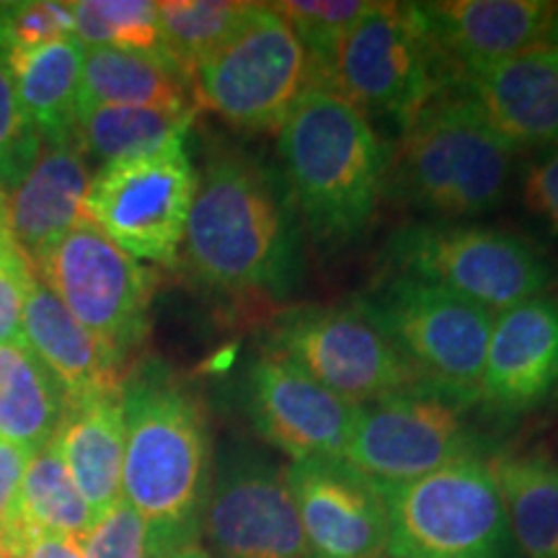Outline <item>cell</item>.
Instances as JSON below:
<instances>
[{
    "mask_svg": "<svg viewBox=\"0 0 558 558\" xmlns=\"http://www.w3.org/2000/svg\"><path fill=\"white\" fill-rule=\"evenodd\" d=\"M558 3L548 0H435L416 3L452 78L546 45Z\"/></svg>",
    "mask_w": 558,
    "mask_h": 558,
    "instance_id": "cell-19",
    "label": "cell"
},
{
    "mask_svg": "<svg viewBox=\"0 0 558 558\" xmlns=\"http://www.w3.org/2000/svg\"><path fill=\"white\" fill-rule=\"evenodd\" d=\"M202 535L215 558H311L284 465L246 439L213 465Z\"/></svg>",
    "mask_w": 558,
    "mask_h": 558,
    "instance_id": "cell-14",
    "label": "cell"
},
{
    "mask_svg": "<svg viewBox=\"0 0 558 558\" xmlns=\"http://www.w3.org/2000/svg\"><path fill=\"white\" fill-rule=\"evenodd\" d=\"M70 13L81 45L160 50L158 3L150 0H75Z\"/></svg>",
    "mask_w": 558,
    "mask_h": 558,
    "instance_id": "cell-30",
    "label": "cell"
},
{
    "mask_svg": "<svg viewBox=\"0 0 558 558\" xmlns=\"http://www.w3.org/2000/svg\"><path fill=\"white\" fill-rule=\"evenodd\" d=\"M275 9L288 19L292 32L298 34L318 78L344 34L373 9V3L367 0H284V3H275Z\"/></svg>",
    "mask_w": 558,
    "mask_h": 558,
    "instance_id": "cell-31",
    "label": "cell"
},
{
    "mask_svg": "<svg viewBox=\"0 0 558 558\" xmlns=\"http://www.w3.org/2000/svg\"><path fill=\"white\" fill-rule=\"evenodd\" d=\"M522 558H558V460L546 450L488 456Z\"/></svg>",
    "mask_w": 558,
    "mask_h": 558,
    "instance_id": "cell-26",
    "label": "cell"
},
{
    "mask_svg": "<svg viewBox=\"0 0 558 558\" xmlns=\"http://www.w3.org/2000/svg\"><path fill=\"white\" fill-rule=\"evenodd\" d=\"M0 558H5V556H3V554H0Z\"/></svg>",
    "mask_w": 558,
    "mask_h": 558,
    "instance_id": "cell-42",
    "label": "cell"
},
{
    "mask_svg": "<svg viewBox=\"0 0 558 558\" xmlns=\"http://www.w3.org/2000/svg\"><path fill=\"white\" fill-rule=\"evenodd\" d=\"M34 282V264L19 248L0 254V344L24 341V313Z\"/></svg>",
    "mask_w": 558,
    "mask_h": 558,
    "instance_id": "cell-36",
    "label": "cell"
},
{
    "mask_svg": "<svg viewBox=\"0 0 558 558\" xmlns=\"http://www.w3.org/2000/svg\"><path fill=\"white\" fill-rule=\"evenodd\" d=\"M197 186L184 143L117 163L90 177L86 220L135 259L171 267L184 243Z\"/></svg>",
    "mask_w": 558,
    "mask_h": 558,
    "instance_id": "cell-13",
    "label": "cell"
},
{
    "mask_svg": "<svg viewBox=\"0 0 558 558\" xmlns=\"http://www.w3.org/2000/svg\"><path fill=\"white\" fill-rule=\"evenodd\" d=\"M352 305L386 333L418 386L463 409L478 407L494 313L396 271L362 290Z\"/></svg>",
    "mask_w": 558,
    "mask_h": 558,
    "instance_id": "cell-5",
    "label": "cell"
},
{
    "mask_svg": "<svg viewBox=\"0 0 558 558\" xmlns=\"http://www.w3.org/2000/svg\"><path fill=\"white\" fill-rule=\"evenodd\" d=\"M68 396L26 341L0 344V439L39 450L50 445Z\"/></svg>",
    "mask_w": 558,
    "mask_h": 558,
    "instance_id": "cell-27",
    "label": "cell"
},
{
    "mask_svg": "<svg viewBox=\"0 0 558 558\" xmlns=\"http://www.w3.org/2000/svg\"><path fill=\"white\" fill-rule=\"evenodd\" d=\"M11 248H19V246H16V241H13V233H11L9 199H5V194L0 192V254H3V251H11Z\"/></svg>",
    "mask_w": 558,
    "mask_h": 558,
    "instance_id": "cell-39",
    "label": "cell"
},
{
    "mask_svg": "<svg viewBox=\"0 0 558 558\" xmlns=\"http://www.w3.org/2000/svg\"><path fill=\"white\" fill-rule=\"evenodd\" d=\"M243 409L256 435L290 463L344 458L357 411L264 347L243 373Z\"/></svg>",
    "mask_w": 558,
    "mask_h": 558,
    "instance_id": "cell-15",
    "label": "cell"
},
{
    "mask_svg": "<svg viewBox=\"0 0 558 558\" xmlns=\"http://www.w3.org/2000/svg\"><path fill=\"white\" fill-rule=\"evenodd\" d=\"M39 282L124 362L148 333L156 275L83 220L34 262Z\"/></svg>",
    "mask_w": 558,
    "mask_h": 558,
    "instance_id": "cell-10",
    "label": "cell"
},
{
    "mask_svg": "<svg viewBox=\"0 0 558 558\" xmlns=\"http://www.w3.org/2000/svg\"><path fill=\"white\" fill-rule=\"evenodd\" d=\"M388 558H522L488 456L456 463L383 492Z\"/></svg>",
    "mask_w": 558,
    "mask_h": 558,
    "instance_id": "cell-8",
    "label": "cell"
},
{
    "mask_svg": "<svg viewBox=\"0 0 558 558\" xmlns=\"http://www.w3.org/2000/svg\"><path fill=\"white\" fill-rule=\"evenodd\" d=\"M13 558H83L78 543L60 535H39L26 543Z\"/></svg>",
    "mask_w": 558,
    "mask_h": 558,
    "instance_id": "cell-38",
    "label": "cell"
},
{
    "mask_svg": "<svg viewBox=\"0 0 558 558\" xmlns=\"http://www.w3.org/2000/svg\"><path fill=\"white\" fill-rule=\"evenodd\" d=\"M520 202L530 220L558 243V148L527 160L520 173Z\"/></svg>",
    "mask_w": 558,
    "mask_h": 558,
    "instance_id": "cell-35",
    "label": "cell"
},
{
    "mask_svg": "<svg viewBox=\"0 0 558 558\" xmlns=\"http://www.w3.org/2000/svg\"><path fill=\"white\" fill-rule=\"evenodd\" d=\"M41 150V140L21 107L5 58H0V192L9 194Z\"/></svg>",
    "mask_w": 558,
    "mask_h": 558,
    "instance_id": "cell-33",
    "label": "cell"
},
{
    "mask_svg": "<svg viewBox=\"0 0 558 558\" xmlns=\"http://www.w3.org/2000/svg\"><path fill=\"white\" fill-rule=\"evenodd\" d=\"M497 135L518 150L558 148V50L533 47L473 68L456 83Z\"/></svg>",
    "mask_w": 558,
    "mask_h": 558,
    "instance_id": "cell-18",
    "label": "cell"
},
{
    "mask_svg": "<svg viewBox=\"0 0 558 558\" xmlns=\"http://www.w3.org/2000/svg\"><path fill=\"white\" fill-rule=\"evenodd\" d=\"M251 9L254 3L246 0H163L158 3L160 50L192 78L233 37Z\"/></svg>",
    "mask_w": 558,
    "mask_h": 558,
    "instance_id": "cell-29",
    "label": "cell"
},
{
    "mask_svg": "<svg viewBox=\"0 0 558 558\" xmlns=\"http://www.w3.org/2000/svg\"><path fill=\"white\" fill-rule=\"evenodd\" d=\"M52 442L94 514H101L122 497V390L68 401Z\"/></svg>",
    "mask_w": 558,
    "mask_h": 558,
    "instance_id": "cell-22",
    "label": "cell"
},
{
    "mask_svg": "<svg viewBox=\"0 0 558 558\" xmlns=\"http://www.w3.org/2000/svg\"><path fill=\"white\" fill-rule=\"evenodd\" d=\"M264 349L290 360L352 407L422 388L416 375L357 305H300L271 320Z\"/></svg>",
    "mask_w": 558,
    "mask_h": 558,
    "instance_id": "cell-11",
    "label": "cell"
},
{
    "mask_svg": "<svg viewBox=\"0 0 558 558\" xmlns=\"http://www.w3.org/2000/svg\"><path fill=\"white\" fill-rule=\"evenodd\" d=\"M311 558H383L388 512L383 492L344 458L284 465Z\"/></svg>",
    "mask_w": 558,
    "mask_h": 558,
    "instance_id": "cell-16",
    "label": "cell"
},
{
    "mask_svg": "<svg viewBox=\"0 0 558 558\" xmlns=\"http://www.w3.org/2000/svg\"><path fill=\"white\" fill-rule=\"evenodd\" d=\"M303 222L279 166L246 150L209 153L184 230V262L202 288L284 300L303 284Z\"/></svg>",
    "mask_w": 558,
    "mask_h": 558,
    "instance_id": "cell-1",
    "label": "cell"
},
{
    "mask_svg": "<svg viewBox=\"0 0 558 558\" xmlns=\"http://www.w3.org/2000/svg\"><path fill=\"white\" fill-rule=\"evenodd\" d=\"M90 173L75 137L45 143L26 177L5 194L13 241L32 264L86 220Z\"/></svg>",
    "mask_w": 558,
    "mask_h": 558,
    "instance_id": "cell-20",
    "label": "cell"
},
{
    "mask_svg": "<svg viewBox=\"0 0 558 558\" xmlns=\"http://www.w3.org/2000/svg\"><path fill=\"white\" fill-rule=\"evenodd\" d=\"M192 99V78L163 50L86 47L81 111L101 104L197 109Z\"/></svg>",
    "mask_w": 558,
    "mask_h": 558,
    "instance_id": "cell-23",
    "label": "cell"
},
{
    "mask_svg": "<svg viewBox=\"0 0 558 558\" xmlns=\"http://www.w3.org/2000/svg\"><path fill=\"white\" fill-rule=\"evenodd\" d=\"M166 558H215V556L209 554V550L202 548L199 543H194V546L181 548V550H177V554H171V556H166Z\"/></svg>",
    "mask_w": 558,
    "mask_h": 558,
    "instance_id": "cell-40",
    "label": "cell"
},
{
    "mask_svg": "<svg viewBox=\"0 0 558 558\" xmlns=\"http://www.w3.org/2000/svg\"><path fill=\"white\" fill-rule=\"evenodd\" d=\"M316 68L275 3L254 9L218 52L192 73L194 104L246 132H277Z\"/></svg>",
    "mask_w": 558,
    "mask_h": 558,
    "instance_id": "cell-9",
    "label": "cell"
},
{
    "mask_svg": "<svg viewBox=\"0 0 558 558\" xmlns=\"http://www.w3.org/2000/svg\"><path fill=\"white\" fill-rule=\"evenodd\" d=\"M94 520V509L75 486L58 445L50 442L26 465L16 505L0 527V554L13 558L39 535L78 541Z\"/></svg>",
    "mask_w": 558,
    "mask_h": 558,
    "instance_id": "cell-24",
    "label": "cell"
},
{
    "mask_svg": "<svg viewBox=\"0 0 558 558\" xmlns=\"http://www.w3.org/2000/svg\"><path fill=\"white\" fill-rule=\"evenodd\" d=\"M24 341L60 380L68 401L120 393L124 386L122 360L83 329L39 277L26 300Z\"/></svg>",
    "mask_w": 558,
    "mask_h": 558,
    "instance_id": "cell-21",
    "label": "cell"
},
{
    "mask_svg": "<svg viewBox=\"0 0 558 558\" xmlns=\"http://www.w3.org/2000/svg\"><path fill=\"white\" fill-rule=\"evenodd\" d=\"M546 45L554 47V50H558V5H556L554 21H550V29H548V37H546Z\"/></svg>",
    "mask_w": 558,
    "mask_h": 558,
    "instance_id": "cell-41",
    "label": "cell"
},
{
    "mask_svg": "<svg viewBox=\"0 0 558 558\" xmlns=\"http://www.w3.org/2000/svg\"><path fill=\"white\" fill-rule=\"evenodd\" d=\"M518 153L465 96L448 90L388 148L383 197L429 222H471L505 205Z\"/></svg>",
    "mask_w": 558,
    "mask_h": 558,
    "instance_id": "cell-4",
    "label": "cell"
},
{
    "mask_svg": "<svg viewBox=\"0 0 558 558\" xmlns=\"http://www.w3.org/2000/svg\"><path fill=\"white\" fill-rule=\"evenodd\" d=\"M558 396V298L522 300L494 316L478 403L494 418H520Z\"/></svg>",
    "mask_w": 558,
    "mask_h": 558,
    "instance_id": "cell-17",
    "label": "cell"
},
{
    "mask_svg": "<svg viewBox=\"0 0 558 558\" xmlns=\"http://www.w3.org/2000/svg\"><path fill=\"white\" fill-rule=\"evenodd\" d=\"M37 450L26 448V445L9 442V439H0V527L9 520L13 512V505L19 499L21 481H24L26 465H29L32 456Z\"/></svg>",
    "mask_w": 558,
    "mask_h": 558,
    "instance_id": "cell-37",
    "label": "cell"
},
{
    "mask_svg": "<svg viewBox=\"0 0 558 558\" xmlns=\"http://www.w3.org/2000/svg\"><path fill=\"white\" fill-rule=\"evenodd\" d=\"M122 497L148 525L153 558L199 543L213 445L197 396L163 365H145L122 386Z\"/></svg>",
    "mask_w": 558,
    "mask_h": 558,
    "instance_id": "cell-2",
    "label": "cell"
},
{
    "mask_svg": "<svg viewBox=\"0 0 558 558\" xmlns=\"http://www.w3.org/2000/svg\"><path fill=\"white\" fill-rule=\"evenodd\" d=\"M383 262L388 271L437 284L494 316L546 295L556 282L538 246L481 222H407L388 235Z\"/></svg>",
    "mask_w": 558,
    "mask_h": 558,
    "instance_id": "cell-6",
    "label": "cell"
},
{
    "mask_svg": "<svg viewBox=\"0 0 558 558\" xmlns=\"http://www.w3.org/2000/svg\"><path fill=\"white\" fill-rule=\"evenodd\" d=\"M86 45L65 37L5 58L19 101L41 143L70 140L81 114V78Z\"/></svg>",
    "mask_w": 558,
    "mask_h": 558,
    "instance_id": "cell-25",
    "label": "cell"
},
{
    "mask_svg": "<svg viewBox=\"0 0 558 558\" xmlns=\"http://www.w3.org/2000/svg\"><path fill=\"white\" fill-rule=\"evenodd\" d=\"M65 37H73L70 3H52V0L0 3V58L37 50Z\"/></svg>",
    "mask_w": 558,
    "mask_h": 558,
    "instance_id": "cell-32",
    "label": "cell"
},
{
    "mask_svg": "<svg viewBox=\"0 0 558 558\" xmlns=\"http://www.w3.org/2000/svg\"><path fill=\"white\" fill-rule=\"evenodd\" d=\"M75 543L83 558H153L148 525L124 497L96 514Z\"/></svg>",
    "mask_w": 558,
    "mask_h": 558,
    "instance_id": "cell-34",
    "label": "cell"
},
{
    "mask_svg": "<svg viewBox=\"0 0 558 558\" xmlns=\"http://www.w3.org/2000/svg\"><path fill=\"white\" fill-rule=\"evenodd\" d=\"M469 411L424 388L365 403L354 411L344 460L386 492L460 458L492 456Z\"/></svg>",
    "mask_w": 558,
    "mask_h": 558,
    "instance_id": "cell-12",
    "label": "cell"
},
{
    "mask_svg": "<svg viewBox=\"0 0 558 558\" xmlns=\"http://www.w3.org/2000/svg\"><path fill=\"white\" fill-rule=\"evenodd\" d=\"M318 83L369 122L378 117L399 132L424 107L456 88L416 3H373L339 41Z\"/></svg>",
    "mask_w": 558,
    "mask_h": 558,
    "instance_id": "cell-7",
    "label": "cell"
},
{
    "mask_svg": "<svg viewBox=\"0 0 558 558\" xmlns=\"http://www.w3.org/2000/svg\"><path fill=\"white\" fill-rule=\"evenodd\" d=\"M194 122V109L158 107H88L75 122V143L83 156L101 166L117 163L184 143Z\"/></svg>",
    "mask_w": 558,
    "mask_h": 558,
    "instance_id": "cell-28",
    "label": "cell"
},
{
    "mask_svg": "<svg viewBox=\"0 0 558 558\" xmlns=\"http://www.w3.org/2000/svg\"><path fill=\"white\" fill-rule=\"evenodd\" d=\"M277 158L313 243L339 251L367 233L383 199L388 148L360 109L313 83L277 130Z\"/></svg>",
    "mask_w": 558,
    "mask_h": 558,
    "instance_id": "cell-3",
    "label": "cell"
}]
</instances>
